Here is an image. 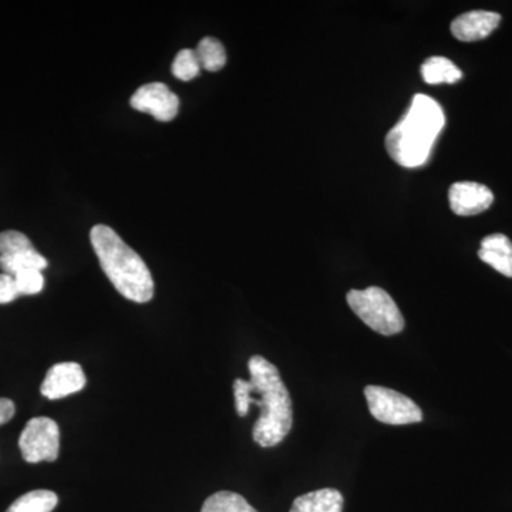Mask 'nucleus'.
I'll return each instance as SVG.
<instances>
[{"label":"nucleus","instance_id":"nucleus-1","mask_svg":"<svg viewBox=\"0 0 512 512\" xmlns=\"http://www.w3.org/2000/svg\"><path fill=\"white\" fill-rule=\"evenodd\" d=\"M249 380L234 382L235 409L247 416L251 404L261 409L254 424L252 437L258 446H278L285 440L293 424L291 394L279 375L278 367L262 356H252L248 362Z\"/></svg>","mask_w":512,"mask_h":512},{"label":"nucleus","instance_id":"nucleus-2","mask_svg":"<svg viewBox=\"0 0 512 512\" xmlns=\"http://www.w3.org/2000/svg\"><path fill=\"white\" fill-rule=\"evenodd\" d=\"M444 126L446 117L440 104L426 94H416L403 119L387 133V153L402 167H420L429 160Z\"/></svg>","mask_w":512,"mask_h":512},{"label":"nucleus","instance_id":"nucleus-3","mask_svg":"<svg viewBox=\"0 0 512 512\" xmlns=\"http://www.w3.org/2000/svg\"><path fill=\"white\" fill-rule=\"evenodd\" d=\"M94 252L111 284L136 303H147L154 296V281L150 269L140 255L107 225H96L90 232Z\"/></svg>","mask_w":512,"mask_h":512},{"label":"nucleus","instance_id":"nucleus-4","mask_svg":"<svg viewBox=\"0 0 512 512\" xmlns=\"http://www.w3.org/2000/svg\"><path fill=\"white\" fill-rule=\"evenodd\" d=\"M350 309L359 316L370 329L383 336H393L404 329L402 312L397 308L392 296L384 289L370 286L365 291L353 289L346 296Z\"/></svg>","mask_w":512,"mask_h":512},{"label":"nucleus","instance_id":"nucleus-5","mask_svg":"<svg viewBox=\"0 0 512 512\" xmlns=\"http://www.w3.org/2000/svg\"><path fill=\"white\" fill-rule=\"evenodd\" d=\"M365 396L369 412L380 423L390 426L423 421V412L410 397L382 386H367Z\"/></svg>","mask_w":512,"mask_h":512},{"label":"nucleus","instance_id":"nucleus-6","mask_svg":"<svg viewBox=\"0 0 512 512\" xmlns=\"http://www.w3.org/2000/svg\"><path fill=\"white\" fill-rule=\"evenodd\" d=\"M19 448L26 463L56 461L60 450V430L56 421L49 417L29 420L20 434Z\"/></svg>","mask_w":512,"mask_h":512},{"label":"nucleus","instance_id":"nucleus-7","mask_svg":"<svg viewBox=\"0 0 512 512\" xmlns=\"http://www.w3.org/2000/svg\"><path fill=\"white\" fill-rule=\"evenodd\" d=\"M131 107L148 113L158 121H171L180 110V99L163 83H148L141 86L130 100Z\"/></svg>","mask_w":512,"mask_h":512},{"label":"nucleus","instance_id":"nucleus-8","mask_svg":"<svg viewBox=\"0 0 512 512\" xmlns=\"http://www.w3.org/2000/svg\"><path fill=\"white\" fill-rule=\"evenodd\" d=\"M86 386V375L79 363L63 362L50 367L40 392L49 400L64 399Z\"/></svg>","mask_w":512,"mask_h":512},{"label":"nucleus","instance_id":"nucleus-9","mask_svg":"<svg viewBox=\"0 0 512 512\" xmlns=\"http://www.w3.org/2000/svg\"><path fill=\"white\" fill-rule=\"evenodd\" d=\"M451 211L461 217L481 214L491 207L494 201L493 192L483 184L463 181L451 185L448 191Z\"/></svg>","mask_w":512,"mask_h":512},{"label":"nucleus","instance_id":"nucleus-10","mask_svg":"<svg viewBox=\"0 0 512 512\" xmlns=\"http://www.w3.org/2000/svg\"><path fill=\"white\" fill-rule=\"evenodd\" d=\"M500 22L501 16L498 13L473 10L453 20L451 33L461 42H477L490 36Z\"/></svg>","mask_w":512,"mask_h":512},{"label":"nucleus","instance_id":"nucleus-11","mask_svg":"<svg viewBox=\"0 0 512 512\" xmlns=\"http://www.w3.org/2000/svg\"><path fill=\"white\" fill-rule=\"evenodd\" d=\"M343 495L335 488H322L293 501L289 512H342Z\"/></svg>","mask_w":512,"mask_h":512},{"label":"nucleus","instance_id":"nucleus-12","mask_svg":"<svg viewBox=\"0 0 512 512\" xmlns=\"http://www.w3.org/2000/svg\"><path fill=\"white\" fill-rule=\"evenodd\" d=\"M421 76L427 84H453L461 80L463 73L447 57L433 56L421 66Z\"/></svg>","mask_w":512,"mask_h":512},{"label":"nucleus","instance_id":"nucleus-13","mask_svg":"<svg viewBox=\"0 0 512 512\" xmlns=\"http://www.w3.org/2000/svg\"><path fill=\"white\" fill-rule=\"evenodd\" d=\"M46 268L47 259L37 252L35 247L15 252V254L0 255V269L3 274L15 276L26 269L43 271Z\"/></svg>","mask_w":512,"mask_h":512},{"label":"nucleus","instance_id":"nucleus-14","mask_svg":"<svg viewBox=\"0 0 512 512\" xmlns=\"http://www.w3.org/2000/svg\"><path fill=\"white\" fill-rule=\"evenodd\" d=\"M59 503L56 493L49 490H35L22 495L6 512H52Z\"/></svg>","mask_w":512,"mask_h":512},{"label":"nucleus","instance_id":"nucleus-15","mask_svg":"<svg viewBox=\"0 0 512 512\" xmlns=\"http://www.w3.org/2000/svg\"><path fill=\"white\" fill-rule=\"evenodd\" d=\"M201 512H258L242 495L218 491L205 500Z\"/></svg>","mask_w":512,"mask_h":512},{"label":"nucleus","instance_id":"nucleus-16","mask_svg":"<svg viewBox=\"0 0 512 512\" xmlns=\"http://www.w3.org/2000/svg\"><path fill=\"white\" fill-rule=\"evenodd\" d=\"M195 53L200 60L201 69H205L207 72H218L227 64L225 47L222 46L220 40L214 39V37H204Z\"/></svg>","mask_w":512,"mask_h":512},{"label":"nucleus","instance_id":"nucleus-17","mask_svg":"<svg viewBox=\"0 0 512 512\" xmlns=\"http://www.w3.org/2000/svg\"><path fill=\"white\" fill-rule=\"evenodd\" d=\"M201 64L195 50L184 49L178 53L173 63V74L183 82H190L200 74Z\"/></svg>","mask_w":512,"mask_h":512},{"label":"nucleus","instance_id":"nucleus-18","mask_svg":"<svg viewBox=\"0 0 512 512\" xmlns=\"http://www.w3.org/2000/svg\"><path fill=\"white\" fill-rule=\"evenodd\" d=\"M13 278H15L20 296L37 295L45 288V276H43L42 271H37V269H26V271L19 272Z\"/></svg>","mask_w":512,"mask_h":512},{"label":"nucleus","instance_id":"nucleus-19","mask_svg":"<svg viewBox=\"0 0 512 512\" xmlns=\"http://www.w3.org/2000/svg\"><path fill=\"white\" fill-rule=\"evenodd\" d=\"M33 248L32 242L19 231H5L0 234V255L15 254Z\"/></svg>","mask_w":512,"mask_h":512},{"label":"nucleus","instance_id":"nucleus-20","mask_svg":"<svg viewBox=\"0 0 512 512\" xmlns=\"http://www.w3.org/2000/svg\"><path fill=\"white\" fill-rule=\"evenodd\" d=\"M478 256L485 264L493 266L495 271L507 276V278H512V256L495 254V252L484 251V249L478 251Z\"/></svg>","mask_w":512,"mask_h":512},{"label":"nucleus","instance_id":"nucleus-21","mask_svg":"<svg viewBox=\"0 0 512 512\" xmlns=\"http://www.w3.org/2000/svg\"><path fill=\"white\" fill-rule=\"evenodd\" d=\"M481 249L484 251L495 252V254H503L512 256V242L510 238L504 234H493L485 237L481 241Z\"/></svg>","mask_w":512,"mask_h":512},{"label":"nucleus","instance_id":"nucleus-22","mask_svg":"<svg viewBox=\"0 0 512 512\" xmlns=\"http://www.w3.org/2000/svg\"><path fill=\"white\" fill-rule=\"evenodd\" d=\"M19 296L15 278L12 275L0 274V305L13 302Z\"/></svg>","mask_w":512,"mask_h":512},{"label":"nucleus","instance_id":"nucleus-23","mask_svg":"<svg viewBox=\"0 0 512 512\" xmlns=\"http://www.w3.org/2000/svg\"><path fill=\"white\" fill-rule=\"evenodd\" d=\"M16 407L15 403L10 399H5V397H0V426L8 423V421L13 419L15 416Z\"/></svg>","mask_w":512,"mask_h":512}]
</instances>
